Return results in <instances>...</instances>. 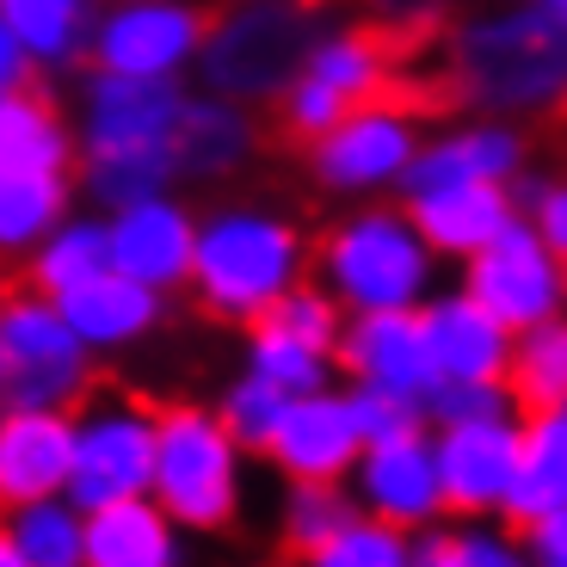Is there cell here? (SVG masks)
Masks as SVG:
<instances>
[{
	"label": "cell",
	"instance_id": "cell-4",
	"mask_svg": "<svg viewBox=\"0 0 567 567\" xmlns=\"http://www.w3.org/2000/svg\"><path fill=\"white\" fill-rule=\"evenodd\" d=\"M93 395V346L62 302L19 290L0 309V401L7 413H81Z\"/></svg>",
	"mask_w": 567,
	"mask_h": 567
},
{
	"label": "cell",
	"instance_id": "cell-17",
	"mask_svg": "<svg viewBox=\"0 0 567 567\" xmlns=\"http://www.w3.org/2000/svg\"><path fill=\"white\" fill-rule=\"evenodd\" d=\"M420 321H425L432 364H439V383H506L518 333L499 315H487L468 290L432 297L420 309Z\"/></svg>",
	"mask_w": 567,
	"mask_h": 567
},
{
	"label": "cell",
	"instance_id": "cell-21",
	"mask_svg": "<svg viewBox=\"0 0 567 567\" xmlns=\"http://www.w3.org/2000/svg\"><path fill=\"white\" fill-rule=\"evenodd\" d=\"M179 518L155 494L86 512V567H185Z\"/></svg>",
	"mask_w": 567,
	"mask_h": 567
},
{
	"label": "cell",
	"instance_id": "cell-39",
	"mask_svg": "<svg viewBox=\"0 0 567 567\" xmlns=\"http://www.w3.org/2000/svg\"><path fill=\"white\" fill-rule=\"evenodd\" d=\"M425 420L432 432L444 425H482V420H518V401L506 383H439L425 401Z\"/></svg>",
	"mask_w": 567,
	"mask_h": 567
},
{
	"label": "cell",
	"instance_id": "cell-6",
	"mask_svg": "<svg viewBox=\"0 0 567 567\" xmlns=\"http://www.w3.org/2000/svg\"><path fill=\"white\" fill-rule=\"evenodd\" d=\"M309 56H315L309 19L290 0H266V7H235L228 19H216L198 56V74L223 100L266 105L284 100L309 74Z\"/></svg>",
	"mask_w": 567,
	"mask_h": 567
},
{
	"label": "cell",
	"instance_id": "cell-11",
	"mask_svg": "<svg viewBox=\"0 0 567 567\" xmlns=\"http://www.w3.org/2000/svg\"><path fill=\"white\" fill-rule=\"evenodd\" d=\"M315 148V179L340 198H377L389 185L408 179V167L420 161L425 142L413 136V117L389 100H364L327 130Z\"/></svg>",
	"mask_w": 567,
	"mask_h": 567
},
{
	"label": "cell",
	"instance_id": "cell-5",
	"mask_svg": "<svg viewBox=\"0 0 567 567\" xmlns=\"http://www.w3.org/2000/svg\"><path fill=\"white\" fill-rule=\"evenodd\" d=\"M241 456L216 408H161V463L155 499L185 530H228L241 512Z\"/></svg>",
	"mask_w": 567,
	"mask_h": 567
},
{
	"label": "cell",
	"instance_id": "cell-27",
	"mask_svg": "<svg viewBox=\"0 0 567 567\" xmlns=\"http://www.w3.org/2000/svg\"><path fill=\"white\" fill-rule=\"evenodd\" d=\"M25 259H31L25 266L31 290L50 297V302H62L69 290H81L86 278L112 271V223H105V216H69V223Z\"/></svg>",
	"mask_w": 567,
	"mask_h": 567
},
{
	"label": "cell",
	"instance_id": "cell-35",
	"mask_svg": "<svg viewBox=\"0 0 567 567\" xmlns=\"http://www.w3.org/2000/svg\"><path fill=\"white\" fill-rule=\"evenodd\" d=\"M358 518L352 487H321V482H297L290 499H284V543L309 561L321 543H333L346 525Z\"/></svg>",
	"mask_w": 567,
	"mask_h": 567
},
{
	"label": "cell",
	"instance_id": "cell-41",
	"mask_svg": "<svg viewBox=\"0 0 567 567\" xmlns=\"http://www.w3.org/2000/svg\"><path fill=\"white\" fill-rule=\"evenodd\" d=\"M278 105H284V124L297 130L302 142H321L327 130H333L346 112H352V100H346V93H333L327 81H315V74H302V81L290 86Z\"/></svg>",
	"mask_w": 567,
	"mask_h": 567
},
{
	"label": "cell",
	"instance_id": "cell-19",
	"mask_svg": "<svg viewBox=\"0 0 567 567\" xmlns=\"http://www.w3.org/2000/svg\"><path fill=\"white\" fill-rule=\"evenodd\" d=\"M74 482V413H7L0 420V494L7 506L56 499Z\"/></svg>",
	"mask_w": 567,
	"mask_h": 567
},
{
	"label": "cell",
	"instance_id": "cell-3",
	"mask_svg": "<svg viewBox=\"0 0 567 567\" xmlns=\"http://www.w3.org/2000/svg\"><path fill=\"white\" fill-rule=\"evenodd\" d=\"M439 278V247L425 241L408 204L352 210L321 247V284L346 302V315H395L425 309Z\"/></svg>",
	"mask_w": 567,
	"mask_h": 567
},
{
	"label": "cell",
	"instance_id": "cell-30",
	"mask_svg": "<svg viewBox=\"0 0 567 567\" xmlns=\"http://www.w3.org/2000/svg\"><path fill=\"white\" fill-rule=\"evenodd\" d=\"M413 567H537L525 537H512L499 518H456L432 525L413 543Z\"/></svg>",
	"mask_w": 567,
	"mask_h": 567
},
{
	"label": "cell",
	"instance_id": "cell-26",
	"mask_svg": "<svg viewBox=\"0 0 567 567\" xmlns=\"http://www.w3.org/2000/svg\"><path fill=\"white\" fill-rule=\"evenodd\" d=\"M247 155H254V117H247L241 100L198 93V100L185 105V124H179V173L185 179H223Z\"/></svg>",
	"mask_w": 567,
	"mask_h": 567
},
{
	"label": "cell",
	"instance_id": "cell-32",
	"mask_svg": "<svg viewBox=\"0 0 567 567\" xmlns=\"http://www.w3.org/2000/svg\"><path fill=\"white\" fill-rule=\"evenodd\" d=\"M179 179V155L161 148V155H105L86 161V198L100 204L105 216L130 210V204L167 198V185Z\"/></svg>",
	"mask_w": 567,
	"mask_h": 567
},
{
	"label": "cell",
	"instance_id": "cell-18",
	"mask_svg": "<svg viewBox=\"0 0 567 567\" xmlns=\"http://www.w3.org/2000/svg\"><path fill=\"white\" fill-rule=\"evenodd\" d=\"M525 173V136L506 124V117H475V124L451 130V136L425 142L420 161L401 179V198H425V192H444V185H512Z\"/></svg>",
	"mask_w": 567,
	"mask_h": 567
},
{
	"label": "cell",
	"instance_id": "cell-16",
	"mask_svg": "<svg viewBox=\"0 0 567 567\" xmlns=\"http://www.w3.org/2000/svg\"><path fill=\"white\" fill-rule=\"evenodd\" d=\"M112 223V266L124 278L148 284V290H179L192 284V266H198V228L204 216H192L179 198H148V204H130V210L105 216Z\"/></svg>",
	"mask_w": 567,
	"mask_h": 567
},
{
	"label": "cell",
	"instance_id": "cell-34",
	"mask_svg": "<svg viewBox=\"0 0 567 567\" xmlns=\"http://www.w3.org/2000/svg\"><path fill=\"white\" fill-rule=\"evenodd\" d=\"M309 74H315V81H327L333 93H346L352 105H364V100L383 93L389 56H383V43L364 38V31H327V38H315Z\"/></svg>",
	"mask_w": 567,
	"mask_h": 567
},
{
	"label": "cell",
	"instance_id": "cell-10",
	"mask_svg": "<svg viewBox=\"0 0 567 567\" xmlns=\"http://www.w3.org/2000/svg\"><path fill=\"white\" fill-rule=\"evenodd\" d=\"M463 290L487 315H499L512 333H525V327L567 315V259L518 216L487 254H475L463 266Z\"/></svg>",
	"mask_w": 567,
	"mask_h": 567
},
{
	"label": "cell",
	"instance_id": "cell-45",
	"mask_svg": "<svg viewBox=\"0 0 567 567\" xmlns=\"http://www.w3.org/2000/svg\"><path fill=\"white\" fill-rule=\"evenodd\" d=\"M439 7H444V0H383L389 19H432Z\"/></svg>",
	"mask_w": 567,
	"mask_h": 567
},
{
	"label": "cell",
	"instance_id": "cell-15",
	"mask_svg": "<svg viewBox=\"0 0 567 567\" xmlns=\"http://www.w3.org/2000/svg\"><path fill=\"white\" fill-rule=\"evenodd\" d=\"M340 364L352 383L364 389H389V395L408 401H432L439 389V364H432V346H425V321L420 309H395V315H352L340 340Z\"/></svg>",
	"mask_w": 567,
	"mask_h": 567
},
{
	"label": "cell",
	"instance_id": "cell-2",
	"mask_svg": "<svg viewBox=\"0 0 567 567\" xmlns=\"http://www.w3.org/2000/svg\"><path fill=\"white\" fill-rule=\"evenodd\" d=\"M302 266H309V254H302L297 223L259 210V204H223L198 228L192 297L216 321L259 327L302 284Z\"/></svg>",
	"mask_w": 567,
	"mask_h": 567
},
{
	"label": "cell",
	"instance_id": "cell-25",
	"mask_svg": "<svg viewBox=\"0 0 567 567\" xmlns=\"http://www.w3.org/2000/svg\"><path fill=\"white\" fill-rule=\"evenodd\" d=\"M0 31L25 43L38 69H69V62L93 56L100 13H93V0H0Z\"/></svg>",
	"mask_w": 567,
	"mask_h": 567
},
{
	"label": "cell",
	"instance_id": "cell-42",
	"mask_svg": "<svg viewBox=\"0 0 567 567\" xmlns=\"http://www.w3.org/2000/svg\"><path fill=\"white\" fill-rule=\"evenodd\" d=\"M525 549L537 567H567V506L537 518V525H525Z\"/></svg>",
	"mask_w": 567,
	"mask_h": 567
},
{
	"label": "cell",
	"instance_id": "cell-29",
	"mask_svg": "<svg viewBox=\"0 0 567 567\" xmlns=\"http://www.w3.org/2000/svg\"><path fill=\"white\" fill-rule=\"evenodd\" d=\"M69 223V173H0V247L38 254Z\"/></svg>",
	"mask_w": 567,
	"mask_h": 567
},
{
	"label": "cell",
	"instance_id": "cell-36",
	"mask_svg": "<svg viewBox=\"0 0 567 567\" xmlns=\"http://www.w3.org/2000/svg\"><path fill=\"white\" fill-rule=\"evenodd\" d=\"M413 543H420L413 530L383 525V518H364V512H358L352 525H346L333 543H321L302 567H413Z\"/></svg>",
	"mask_w": 567,
	"mask_h": 567
},
{
	"label": "cell",
	"instance_id": "cell-24",
	"mask_svg": "<svg viewBox=\"0 0 567 567\" xmlns=\"http://www.w3.org/2000/svg\"><path fill=\"white\" fill-rule=\"evenodd\" d=\"M81 155V136L62 124V112L43 93H0V173H69Z\"/></svg>",
	"mask_w": 567,
	"mask_h": 567
},
{
	"label": "cell",
	"instance_id": "cell-37",
	"mask_svg": "<svg viewBox=\"0 0 567 567\" xmlns=\"http://www.w3.org/2000/svg\"><path fill=\"white\" fill-rule=\"evenodd\" d=\"M290 401H297V395H284L278 383H266V377H254V370H247L241 383L223 395V408H216V413L228 420V432H235L247 451L266 456L271 439H278V425H284V413H290Z\"/></svg>",
	"mask_w": 567,
	"mask_h": 567
},
{
	"label": "cell",
	"instance_id": "cell-12",
	"mask_svg": "<svg viewBox=\"0 0 567 567\" xmlns=\"http://www.w3.org/2000/svg\"><path fill=\"white\" fill-rule=\"evenodd\" d=\"M352 499L364 518H383L401 530H432L439 518H451V499H444V475H439V444L413 432L395 444H370L352 468Z\"/></svg>",
	"mask_w": 567,
	"mask_h": 567
},
{
	"label": "cell",
	"instance_id": "cell-46",
	"mask_svg": "<svg viewBox=\"0 0 567 567\" xmlns=\"http://www.w3.org/2000/svg\"><path fill=\"white\" fill-rule=\"evenodd\" d=\"M537 7H543L549 19H561V25H567V0H537Z\"/></svg>",
	"mask_w": 567,
	"mask_h": 567
},
{
	"label": "cell",
	"instance_id": "cell-23",
	"mask_svg": "<svg viewBox=\"0 0 567 567\" xmlns=\"http://www.w3.org/2000/svg\"><path fill=\"white\" fill-rule=\"evenodd\" d=\"M567 506V408L525 413V444H518V487H512L506 525H537Z\"/></svg>",
	"mask_w": 567,
	"mask_h": 567
},
{
	"label": "cell",
	"instance_id": "cell-14",
	"mask_svg": "<svg viewBox=\"0 0 567 567\" xmlns=\"http://www.w3.org/2000/svg\"><path fill=\"white\" fill-rule=\"evenodd\" d=\"M364 451H370V444H364V432H358L352 395L321 389V395H297V401H290V413H284V425H278V439H271L266 456L290 475V487H297V482L346 487Z\"/></svg>",
	"mask_w": 567,
	"mask_h": 567
},
{
	"label": "cell",
	"instance_id": "cell-48",
	"mask_svg": "<svg viewBox=\"0 0 567 567\" xmlns=\"http://www.w3.org/2000/svg\"><path fill=\"white\" fill-rule=\"evenodd\" d=\"M241 7H266V0H241Z\"/></svg>",
	"mask_w": 567,
	"mask_h": 567
},
{
	"label": "cell",
	"instance_id": "cell-43",
	"mask_svg": "<svg viewBox=\"0 0 567 567\" xmlns=\"http://www.w3.org/2000/svg\"><path fill=\"white\" fill-rule=\"evenodd\" d=\"M525 223L537 228L543 241H549L555 254L567 259V179H555V185H549V198H543V204H537V216H525Z\"/></svg>",
	"mask_w": 567,
	"mask_h": 567
},
{
	"label": "cell",
	"instance_id": "cell-33",
	"mask_svg": "<svg viewBox=\"0 0 567 567\" xmlns=\"http://www.w3.org/2000/svg\"><path fill=\"white\" fill-rule=\"evenodd\" d=\"M247 370L266 377V383H278L284 395H321L327 370H333V352H321V346L297 340V333H284V327L259 321L254 340H247Z\"/></svg>",
	"mask_w": 567,
	"mask_h": 567
},
{
	"label": "cell",
	"instance_id": "cell-38",
	"mask_svg": "<svg viewBox=\"0 0 567 567\" xmlns=\"http://www.w3.org/2000/svg\"><path fill=\"white\" fill-rule=\"evenodd\" d=\"M266 321L340 358V340H346V321H352V315H346V302L333 297L327 284H297V290H290V297H284L278 309L266 315Z\"/></svg>",
	"mask_w": 567,
	"mask_h": 567
},
{
	"label": "cell",
	"instance_id": "cell-8",
	"mask_svg": "<svg viewBox=\"0 0 567 567\" xmlns=\"http://www.w3.org/2000/svg\"><path fill=\"white\" fill-rule=\"evenodd\" d=\"M185 81H136V74H86L81 86V161L105 155H179Z\"/></svg>",
	"mask_w": 567,
	"mask_h": 567
},
{
	"label": "cell",
	"instance_id": "cell-1",
	"mask_svg": "<svg viewBox=\"0 0 567 567\" xmlns=\"http://www.w3.org/2000/svg\"><path fill=\"white\" fill-rule=\"evenodd\" d=\"M451 74L475 112L487 117H543L567 105V25L537 0L494 7L451 38Z\"/></svg>",
	"mask_w": 567,
	"mask_h": 567
},
{
	"label": "cell",
	"instance_id": "cell-13",
	"mask_svg": "<svg viewBox=\"0 0 567 567\" xmlns=\"http://www.w3.org/2000/svg\"><path fill=\"white\" fill-rule=\"evenodd\" d=\"M439 475L451 518H506L512 487H518V444H525V413L518 420H482V425H444Z\"/></svg>",
	"mask_w": 567,
	"mask_h": 567
},
{
	"label": "cell",
	"instance_id": "cell-40",
	"mask_svg": "<svg viewBox=\"0 0 567 567\" xmlns=\"http://www.w3.org/2000/svg\"><path fill=\"white\" fill-rule=\"evenodd\" d=\"M346 395H352V413H358V432H364V444H395V439L425 432V408H420V401L389 395V389H364V383H352Z\"/></svg>",
	"mask_w": 567,
	"mask_h": 567
},
{
	"label": "cell",
	"instance_id": "cell-47",
	"mask_svg": "<svg viewBox=\"0 0 567 567\" xmlns=\"http://www.w3.org/2000/svg\"><path fill=\"white\" fill-rule=\"evenodd\" d=\"M0 567H25V561H19V555L7 549V543H0Z\"/></svg>",
	"mask_w": 567,
	"mask_h": 567
},
{
	"label": "cell",
	"instance_id": "cell-31",
	"mask_svg": "<svg viewBox=\"0 0 567 567\" xmlns=\"http://www.w3.org/2000/svg\"><path fill=\"white\" fill-rule=\"evenodd\" d=\"M506 389H512V401H518V413L567 408V315H555V321L518 333Z\"/></svg>",
	"mask_w": 567,
	"mask_h": 567
},
{
	"label": "cell",
	"instance_id": "cell-9",
	"mask_svg": "<svg viewBox=\"0 0 567 567\" xmlns=\"http://www.w3.org/2000/svg\"><path fill=\"white\" fill-rule=\"evenodd\" d=\"M210 19L192 0H112L93 31V69L136 74V81H179L198 69Z\"/></svg>",
	"mask_w": 567,
	"mask_h": 567
},
{
	"label": "cell",
	"instance_id": "cell-44",
	"mask_svg": "<svg viewBox=\"0 0 567 567\" xmlns=\"http://www.w3.org/2000/svg\"><path fill=\"white\" fill-rule=\"evenodd\" d=\"M549 185H555V179H537V173H518V179H512V204H518V216H537V204L549 198Z\"/></svg>",
	"mask_w": 567,
	"mask_h": 567
},
{
	"label": "cell",
	"instance_id": "cell-22",
	"mask_svg": "<svg viewBox=\"0 0 567 567\" xmlns=\"http://www.w3.org/2000/svg\"><path fill=\"white\" fill-rule=\"evenodd\" d=\"M62 315L74 321V333H81L93 352H124V346L148 340L161 327V290H148V284L124 278V271H100V278H86L81 290H69L62 297Z\"/></svg>",
	"mask_w": 567,
	"mask_h": 567
},
{
	"label": "cell",
	"instance_id": "cell-7",
	"mask_svg": "<svg viewBox=\"0 0 567 567\" xmlns=\"http://www.w3.org/2000/svg\"><path fill=\"white\" fill-rule=\"evenodd\" d=\"M161 463V413L130 395L86 401L74 413V482L69 499L81 512H105L124 499L155 494Z\"/></svg>",
	"mask_w": 567,
	"mask_h": 567
},
{
	"label": "cell",
	"instance_id": "cell-20",
	"mask_svg": "<svg viewBox=\"0 0 567 567\" xmlns=\"http://www.w3.org/2000/svg\"><path fill=\"white\" fill-rule=\"evenodd\" d=\"M413 223L425 228V241L439 247V259H475L518 223V204H512V185H444V192H425L408 204Z\"/></svg>",
	"mask_w": 567,
	"mask_h": 567
},
{
	"label": "cell",
	"instance_id": "cell-28",
	"mask_svg": "<svg viewBox=\"0 0 567 567\" xmlns=\"http://www.w3.org/2000/svg\"><path fill=\"white\" fill-rule=\"evenodd\" d=\"M0 543L25 567H86V512L69 494L31 499V506H7V530Z\"/></svg>",
	"mask_w": 567,
	"mask_h": 567
}]
</instances>
